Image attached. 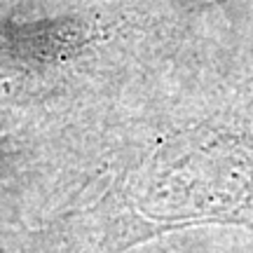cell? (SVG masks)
<instances>
[{"label": "cell", "mask_w": 253, "mask_h": 253, "mask_svg": "<svg viewBox=\"0 0 253 253\" xmlns=\"http://www.w3.org/2000/svg\"><path fill=\"white\" fill-rule=\"evenodd\" d=\"M0 253H12V249L7 246V235H0Z\"/></svg>", "instance_id": "1"}]
</instances>
